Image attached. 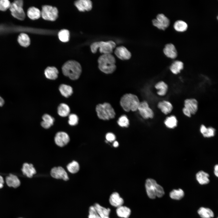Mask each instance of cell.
<instances>
[{
	"mask_svg": "<svg viewBox=\"0 0 218 218\" xmlns=\"http://www.w3.org/2000/svg\"><path fill=\"white\" fill-rule=\"evenodd\" d=\"M98 62L99 69L105 74H111L116 70V60L111 54H102L98 58Z\"/></svg>",
	"mask_w": 218,
	"mask_h": 218,
	"instance_id": "obj_1",
	"label": "cell"
},
{
	"mask_svg": "<svg viewBox=\"0 0 218 218\" xmlns=\"http://www.w3.org/2000/svg\"><path fill=\"white\" fill-rule=\"evenodd\" d=\"M140 102L137 96L131 93L124 94L121 97L120 101L121 107L127 112L137 111Z\"/></svg>",
	"mask_w": 218,
	"mask_h": 218,
	"instance_id": "obj_2",
	"label": "cell"
},
{
	"mask_svg": "<svg viewBox=\"0 0 218 218\" xmlns=\"http://www.w3.org/2000/svg\"><path fill=\"white\" fill-rule=\"evenodd\" d=\"M62 70L65 76L73 80L78 79L81 72L80 64L74 60H70L65 62L63 65Z\"/></svg>",
	"mask_w": 218,
	"mask_h": 218,
	"instance_id": "obj_3",
	"label": "cell"
},
{
	"mask_svg": "<svg viewBox=\"0 0 218 218\" xmlns=\"http://www.w3.org/2000/svg\"><path fill=\"white\" fill-rule=\"evenodd\" d=\"M145 187L147 196L150 199H154L157 197H161L164 194L163 187L157 184L154 179H147L146 180Z\"/></svg>",
	"mask_w": 218,
	"mask_h": 218,
	"instance_id": "obj_4",
	"label": "cell"
},
{
	"mask_svg": "<svg viewBox=\"0 0 218 218\" xmlns=\"http://www.w3.org/2000/svg\"><path fill=\"white\" fill-rule=\"evenodd\" d=\"M96 111L98 118L103 120L113 119L116 115L114 109L108 102L98 104L96 107Z\"/></svg>",
	"mask_w": 218,
	"mask_h": 218,
	"instance_id": "obj_5",
	"label": "cell"
},
{
	"mask_svg": "<svg viewBox=\"0 0 218 218\" xmlns=\"http://www.w3.org/2000/svg\"><path fill=\"white\" fill-rule=\"evenodd\" d=\"M116 46L115 43L112 41H96L92 43L91 45V52L96 53L98 48L100 52L103 54H111L113 50Z\"/></svg>",
	"mask_w": 218,
	"mask_h": 218,
	"instance_id": "obj_6",
	"label": "cell"
},
{
	"mask_svg": "<svg viewBox=\"0 0 218 218\" xmlns=\"http://www.w3.org/2000/svg\"><path fill=\"white\" fill-rule=\"evenodd\" d=\"M58 10L56 7L45 5L42 7L41 15L45 20L54 21L58 17Z\"/></svg>",
	"mask_w": 218,
	"mask_h": 218,
	"instance_id": "obj_7",
	"label": "cell"
},
{
	"mask_svg": "<svg viewBox=\"0 0 218 218\" xmlns=\"http://www.w3.org/2000/svg\"><path fill=\"white\" fill-rule=\"evenodd\" d=\"M137 110L141 116L144 119H152L154 117V111L149 107L148 103L146 101L140 102Z\"/></svg>",
	"mask_w": 218,
	"mask_h": 218,
	"instance_id": "obj_8",
	"label": "cell"
},
{
	"mask_svg": "<svg viewBox=\"0 0 218 218\" xmlns=\"http://www.w3.org/2000/svg\"><path fill=\"white\" fill-rule=\"evenodd\" d=\"M153 25L160 29L164 30L169 25V19L162 13L157 15L156 19L152 21Z\"/></svg>",
	"mask_w": 218,
	"mask_h": 218,
	"instance_id": "obj_9",
	"label": "cell"
},
{
	"mask_svg": "<svg viewBox=\"0 0 218 218\" xmlns=\"http://www.w3.org/2000/svg\"><path fill=\"white\" fill-rule=\"evenodd\" d=\"M51 177L56 179H61L64 181L68 180L69 178L64 169L61 167L53 168L51 171Z\"/></svg>",
	"mask_w": 218,
	"mask_h": 218,
	"instance_id": "obj_10",
	"label": "cell"
},
{
	"mask_svg": "<svg viewBox=\"0 0 218 218\" xmlns=\"http://www.w3.org/2000/svg\"><path fill=\"white\" fill-rule=\"evenodd\" d=\"M55 144L60 147H63L67 145L70 141L68 134L64 132H59L57 133L54 137Z\"/></svg>",
	"mask_w": 218,
	"mask_h": 218,
	"instance_id": "obj_11",
	"label": "cell"
},
{
	"mask_svg": "<svg viewBox=\"0 0 218 218\" xmlns=\"http://www.w3.org/2000/svg\"><path fill=\"white\" fill-rule=\"evenodd\" d=\"M114 53L119 58L123 60H129L131 56V53L126 48L123 46L116 47Z\"/></svg>",
	"mask_w": 218,
	"mask_h": 218,
	"instance_id": "obj_12",
	"label": "cell"
},
{
	"mask_svg": "<svg viewBox=\"0 0 218 218\" xmlns=\"http://www.w3.org/2000/svg\"><path fill=\"white\" fill-rule=\"evenodd\" d=\"M184 107L193 115L196 113L198 109V102L194 98L187 99L184 101Z\"/></svg>",
	"mask_w": 218,
	"mask_h": 218,
	"instance_id": "obj_13",
	"label": "cell"
},
{
	"mask_svg": "<svg viewBox=\"0 0 218 218\" xmlns=\"http://www.w3.org/2000/svg\"><path fill=\"white\" fill-rule=\"evenodd\" d=\"M9 8L12 15L15 18L21 20L25 19V14L22 8L18 7L13 2L11 4Z\"/></svg>",
	"mask_w": 218,
	"mask_h": 218,
	"instance_id": "obj_14",
	"label": "cell"
},
{
	"mask_svg": "<svg viewBox=\"0 0 218 218\" xmlns=\"http://www.w3.org/2000/svg\"><path fill=\"white\" fill-rule=\"evenodd\" d=\"M75 5L80 11H89L92 8V2L90 0H79L75 2Z\"/></svg>",
	"mask_w": 218,
	"mask_h": 218,
	"instance_id": "obj_15",
	"label": "cell"
},
{
	"mask_svg": "<svg viewBox=\"0 0 218 218\" xmlns=\"http://www.w3.org/2000/svg\"><path fill=\"white\" fill-rule=\"evenodd\" d=\"M157 107L165 114H167L170 113L173 109V106L171 103L166 100L159 102L157 104Z\"/></svg>",
	"mask_w": 218,
	"mask_h": 218,
	"instance_id": "obj_16",
	"label": "cell"
},
{
	"mask_svg": "<svg viewBox=\"0 0 218 218\" xmlns=\"http://www.w3.org/2000/svg\"><path fill=\"white\" fill-rule=\"evenodd\" d=\"M109 201L112 206L117 207L122 206L124 203L123 198L116 192H114L111 194L109 197Z\"/></svg>",
	"mask_w": 218,
	"mask_h": 218,
	"instance_id": "obj_17",
	"label": "cell"
},
{
	"mask_svg": "<svg viewBox=\"0 0 218 218\" xmlns=\"http://www.w3.org/2000/svg\"><path fill=\"white\" fill-rule=\"evenodd\" d=\"M164 54L168 57L174 58L177 56V52L175 46L172 43L165 45L163 49Z\"/></svg>",
	"mask_w": 218,
	"mask_h": 218,
	"instance_id": "obj_18",
	"label": "cell"
},
{
	"mask_svg": "<svg viewBox=\"0 0 218 218\" xmlns=\"http://www.w3.org/2000/svg\"><path fill=\"white\" fill-rule=\"evenodd\" d=\"M21 170L23 174L28 178H31L36 173L33 164L28 163L23 164Z\"/></svg>",
	"mask_w": 218,
	"mask_h": 218,
	"instance_id": "obj_19",
	"label": "cell"
},
{
	"mask_svg": "<svg viewBox=\"0 0 218 218\" xmlns=\"http://www.w3.org/2000/svg\"><path fill=\"white\" fill-rule=\"evenodd\" d=\"M5 181L8 186L14 188L18 187L21 184L20 180L18 177L13 174H10L7 176L5 179Z\"/></svg>",
	"mask_w": 218,
	"mask_h": 218,
	"instance_id": "obj_20",
	"label": "cell"
},
{
	"mask_svg": "<svg viewBox=\"0 0 218 218\" xmlns=\"http://www.w3.org/2000/svg\"><path fill=\"white\" fill-rule=\"evenodd\" d=\"M93 206L101 218H110L111 210L109 208L104 207L98 203H95Z\"/></svg>",
	"mask_w": 218,
	"mask_h": 218,
	"instance_id": "obj_21",
	"label": "cell"
},
{
	"mask_svg": "<svg viewBox=\"0 0 218 218\" xmlns=\"http://www.w3.org/2000/svg\"><path fill=\"white\" fill-rule=\"evenodd\" d=\"M209 177V174L203 170L198 171L196 174L197 180L201 185L208 183L210 182Z\"/></svg>",
	"mask_w": 218,
	"mask_h": 218,
	"instance_id": "obj_22",
	"label": "cell"
},
{
	"mask_svg": "<svg viewBox=\"0 0 218 218\" xmlns=\"http://www.w3.org/2000/svg\"><path fill=\"white\" fill-rule=\"evenodd\" d=\"M44 73L47 78L51 80H55L58 77V71L55 67H48L45 70Z\"/></svg>",
	"mask_w": 218,
	"mask_h": 218,
	"instance_id": "obj_23",
	"label": "cell"
},
{
	"mask_svg": "<svg viewBox=\"0 0 218 218\" xmlns=\"http://www.w3.org/2000/svg\"><path fill=\"white\" fill-rule=\"evenodd\" d=\"M155 88L158 90L157 94L159 96H163L167 93L168 89L167 84L163 81H160L155 85Z\"/></svg>",
	"mask_w": 218,
	"mask_h": 218,
	"instance_id": "obj_24",
	"label": "cell"
},
{
	"mask_svg": "<svg viewBox=\"0 0 218 218\" xmlns=\"http://www.w3.org/2000/svg\"><path fill=\"white\" fill-rule=\"evenodd\" d=\"M116 212L117 216L121 218H128L131 214L130 209L123 206L117 207Z\"/></svg>",
	"mask_w": 218,
	"mask_h": 218,
	"instance_id": "obj_25",
	"label": "cell"
},
{
	"mask_svg": "<svg viewBox=\"0 0 218 218\" xmlns=\"http://www.w3.org/2000/svg\"><path fill=\"white\" fill-rule=\"evenodd\" d=\"M183 68V63L179 60L174 61L172 63L170 67L171 71L174 74H177L179 73Z\"/></svg>",
	"mask_w": 218,
	"mask_h": 218,
	"instance_id": "obj_26",
	"label": "cell"
},
{
	"mask_svg": "<svg viewBox=\"0 0 218 218\" xmlns=\"http://www.w3.org/2000/svg\"><path fill=\"white\" fill-rule=\"evenodd\" d=\"M43 121L41 123V126L45 129H48L53 125L54 118L47 114H44L42 117Z\"/></svg>",
	"mask_w": 218,
	"mask_h": 218,
	"instance_id": "obj_27",
	"label": "cell"
},
{
	"mask_svg": "<svg viewBox=\"0 0 218 218\" xmlns=\"http://www.w3.org/2000/svg\"><path fill=\"white\" fill-rule=\"evenodd\" d=\"M177 122L176 117L174 115H171L166 118L164 121V124L168 128L173 129L177 126Z\"/></svg>",
	"mask_w": 218,
	"mask_h": 218,
	"instance_id": "obj_28",
	"label": "cell"
},
{
	"mask_svg": "<svg viewBox=\"0 0 218 218\" xmlns=\"http://www.w3.org/2000/svg\"><path fill=\"white\" fill-rule=\"evenodd\" d=\"M197 212L202 218H211L214 216L213 212L209 208L201 207L198 209Z\"/></svg>",
	"mask_w": 218,
	"mask_h": 218,
	"instance_id": "obj_29",
	"label": "cell"
},
{
	"mask_svg": "<svg viewBox=\"0 0 218 218\" xmlns=\"http://www.w3.org/2000/svg\"><path fill=\"white\" fill-rule=\"evenodd\" d=\"M59 89L61 94L66 97L70 96L73 92L72 87L70 86L65 84H61Z\"/></svg>",
	"mask_w": 218,
	"mask_h": 218,
	"instance_id": "obj_30",
	"label": "cell"
},
{
	"mask_svg": "<svg viewBox=\"0 0 218 218\" xmlns=\"http://www.w3.org/2000/svg\"><path fill=\"white\" fill-rule=\"evenodd\" d=\"M27 15L30 19L35 20L39 18L40 17L41 12L38 8L35 7H31L28 9Z\"/></svg>",
	"mask_w": 218,
	"mask_h": 218,
	"instance_id": "obj_31",
	"label": "cell"
},
{
	"mask_svg": "<svg viewBox=\"0 0 218 218\" xmlns=\"http://www.w3.org/2000/svg\"><path fill=\"white\" fill-rule=\"evenodd\" d=\"M70 112V108L67 104L62 103L58 106V114L62 117L68 116Z\"/></svg>",
	"mask_w": 218,
	"mask_h": 218,
	"instance_id": "obj_32",
	"label": "cell"
},
{
	"mask_svg": "<svg viewBox=\"0 0 218 218\" xmlns=\"http://www.w3.org/2000/svg\"><path fill=\"white\" fill-rule=\"evenodd\" d=\"M173 27L178 31L183 32L187 30L188 25L185 21L182 20H178L174 22Z\"/></svg>",
	"mask_w": 218,
	"mask_h": 218,
	"instance_id": "obj_33",
	"label": "cell"
},
{
	"mask_svg": "<svg viewBox=\"0 0 218 218\" xmlns=\"http://www.w3.org/2000/svg\"><path fill=\"white\" fill-rule=\"evenodd\" d=\"M18 40L21 46L27 47L30 44V39L28 36L25 33H22L18 36Z\"/></svg>",
	"mask_w": 218,
	"mask_h": 218,
	"instance_id": "obj_34",
	"label": "cell"
},
{
	"mask_svg": "<svg viewBox=\"0 0 218 218\" xmlns=\"http://www.w3.org/2000/svg\"><path fill=\"white\" fill-rule=\"evenodd\" d=\"M184 196V192L183 190L180 189L178 190L174 189L170 193V197L176 200H180Z\"/></svg>",
	"mask_w": 218,
	"mask_h": 218,
	"instance_id": "obj_35",
	"label": "cell"
},
{
	"mask_svg": "<svg viewBox=\"0 0 218 218\" xmlns=\"http://www.w3.org/2000/svg\"><path fill=\"white\" fill-rule=\"evenodd\" d=\"M67 168L69 172L72 173H75L79 170L80 166L78 163L74 160L67 165Z\"/></svg>",
	"mask_w": 218,
	"mask_h": 218,
	"instance_id": "obj_36",
	"label": "cell"
},
{
	"mask_svg": "<svg viewBox=\"0 0 218 218\" xmlns=\"http://www.w3.org/2000/svg\"><path fill=\"white\" fill-rule=\"evenodd\" d=\"M58 35L59 39L62 42H66L69 40L70 33L69 31L67 29L61 30L58 32Z\"/></svg>",
	"mask_w": 218,
	"mask_h": 218,
	"instance_id": "obj_37",
	"label": "cell"
},
{
	"mask_svg": "<svg viewBox=\"0 0 218 218\" xmlns=\"http://www.w3.org/2000/svg\"><path fill=\"white\" fill-rule=\"evenodd\" d=\"M117 123L120 126L123 127H127L129 125V120L125 115H122L119 118Z\"/></svg>",
	"mask_w": 218,
	"mask_h": 218,
	"instance_id": "obj_38",
	"label": "cell"
},
{
	"mask_svg": "<svg viewBox=\"0 0 218 218\" xmlns=\"http://www.w3.org/2000/svg\"><path fill=\"white\" fill-rule=\"evenodd\" d=\"M68 118V123L70 125L75 126L78 124V118L76 114H70Z\"/></svg>",
	"mask_w": 218,
	"mask_h": 218,
	"instance_id": "obj_39",
	"label": "cell"
},
{
	"mask_svg": "<svg viewBox=\"0 0 218 218\" xmlns=\"http://www.w3.org/2000/svg\"><path fill=\"white\" fill-rule=\"evenodd\" d=\"M88 212V218H101L93 206L90 207Z\"/></svg>",
	"mask_w": 218,
	"mask_h": 218,
	"instance_id": "obj_40",
	"label": "cell"
},
{
	"mask_svg": "<svg viewBox=\"0 0 218 218\" xmlns=\"http://www.w3.org/2000/svg\"><path fill=\"white\" fill-rule=\"evenodd\" d=\"M215 129L213 127H207L206 132L203 136L205 137L209 138L214 136L215 134Z\"/></svg>",
	"mask_w": 218,
	"mask_h": 218,
	"instance_id": "obj_41",
	"label": "cell"
},
{
	"mask_svg": "<svg viewBox=\"0 0 218 218\" xmlns=\"http://www.w3.org/2000/svg\"><path fill=\"white\" fill-rule=\"evenodd\" d=\"M11 3L8 0H0V10L5 11L10 8Z\"/></svg>",
	"mask_w": 218,
	"mask_h": 218,
	"instance_id": "obj_42",
	"label": "cell"
},
{
	"mask_svg": "<svg viewBox=\"0 0 218 218\" xmlns=\"http://www.w3.org/2000/svg\"><path fill=\"white\" fill-rule=\"evenodd\" d=\"M105 137L107 140L110 142L114 141L116 139L115 135L112 133H107L106 134Z\"/></svg>",
	"mask_w": 218,
	"mask_h": 218,
	"instance_id": "obj_43",
	"label": "cell"
},
{
	"mask_svg": "<svg viewBox=\"0 0 218 218\" xmlns=\"http://www.w3.org/2000/svg\"><path fill=\"white\" fill-rule=\"evenodd\" d=\"M183 114L186 116L189 117H191L192 114L186 108L183 107L182 109Z\"/></svg>",
	"mask_w": 218,
	"mask_h": 218,
	"instance_id": "obj_44",
	"label": "cell"
},
{
	"mask_svg": "<svg viewBox=\"0 0 218 218\" xmlns=\"http://www.w3.org/2000/svg\"><path fill=\"white\" fill-rule=\"evenodd\" d=\"M14 3L18 6L19 7H21L23 5V2L21 0H16Z\"/></svg>",
	"mask_w": 218,
	"mask_h": 218,
	"instance_id": "obj_45",
	"label": "cell"
},
{
	"mask_svg": "<svg viewBox=\"0 0 218 218\" xmlns=\"http://www.w3.org/2000/svg\"><path fill=\"white\" fill-rule=\"evenodd\" d=\"M207 127L203 124H202L201 125L200 128V131L201 133L203 135L204 134Z\"/></svg>",
	"mask_w": 218,
	"mask_h": 218,
	"instance_id": "obj_46",
	"label": "cell"
},
{
	"mask_svg": "<svg viewBox=\"0 0 218 218\" xmlns=\"http://www.w3.org/2000/svg\"><path fill=\"white\" fill-rule=\"evenodd\" d=\"M214 174L217 177L218 176V165L217 164L215 165L214 167Z\"/></svg>",
	"mask_w": 218,
	"mask_h": 218,
	"instance_id": "obj_47",
	"label": "cell"
},
{
	"mask_svg": "<svg viewBox=\"0 0 218 218\" xmlns=\"http://www.w3.org/2000/svg\"><path fill=\"white\" fill-rule=\"evenodd\" d=\"M4 181L3 177L0 175V189L2 188L4 185Z\"/></svg>",
	"mask_w": 218,
	"mask_h": 218,
	"instance_id": "obj_48",
	"label": "cell"
},
{
	"mask_svg": "<svg viewBox=\"0 0 218 218\" xmlns=\"http://www.w3.org/2000/svg\"><path fill=\"white\" fill-rule=\"evenodd\" d=\"M4 101L3 99L0 96V107L2 106L4 104Z\"/></svg>",
	"mask_w": 218,
	"mask_h": 218,
	"instance_id": "obj_49",
	"label": "cell"
},
{
	"mask_svg": "<svg viewBox=\"0 0 218 218\" xmlns=\"http://www.w3.org/2000/svg\"><path fill=\"white\" fill-rule=\"evenodd\" d=\"M119 144L117 141H115L113 144V146L115 147H117L118 146Z\"/></svg>",
	"mask_w": 218,
	"mask_h": 218,
	"instance_id": "obj_50",
	"label": "cell"
},
{
	"mask_svg": "<svg viewBox=\"0 0 218 218\" xmlns=\"http://www.w3.org/2000/svg\"></svg>",
	"mask_w": 218,
	"mask_h": 218,
	"instance_id": "obj_51",
	"label": "cell"
}]
</instances>
